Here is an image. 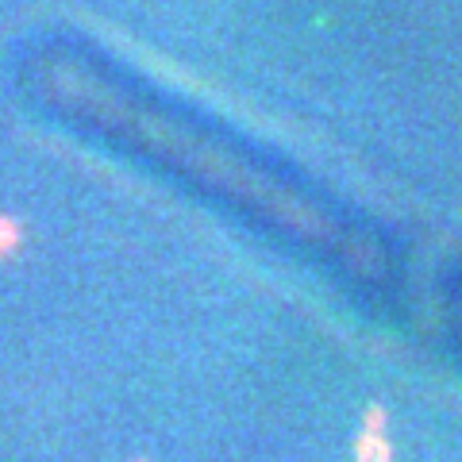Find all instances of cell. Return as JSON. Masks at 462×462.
<instances>
[{"label":"cell","mask_w":462,"mask_h":462,"mask_svg":"<svg viewBox=\"0 0 462 462\" xmlns=\"http://www.w3.org/2000/svg\"><path fill=\"white\" fill-rule=\"evenodd\" d=\"M12 243H16V227H12L8 220H0V251H8Z\"/></svg>","instance_id":"obj_1"}]
</instances>
